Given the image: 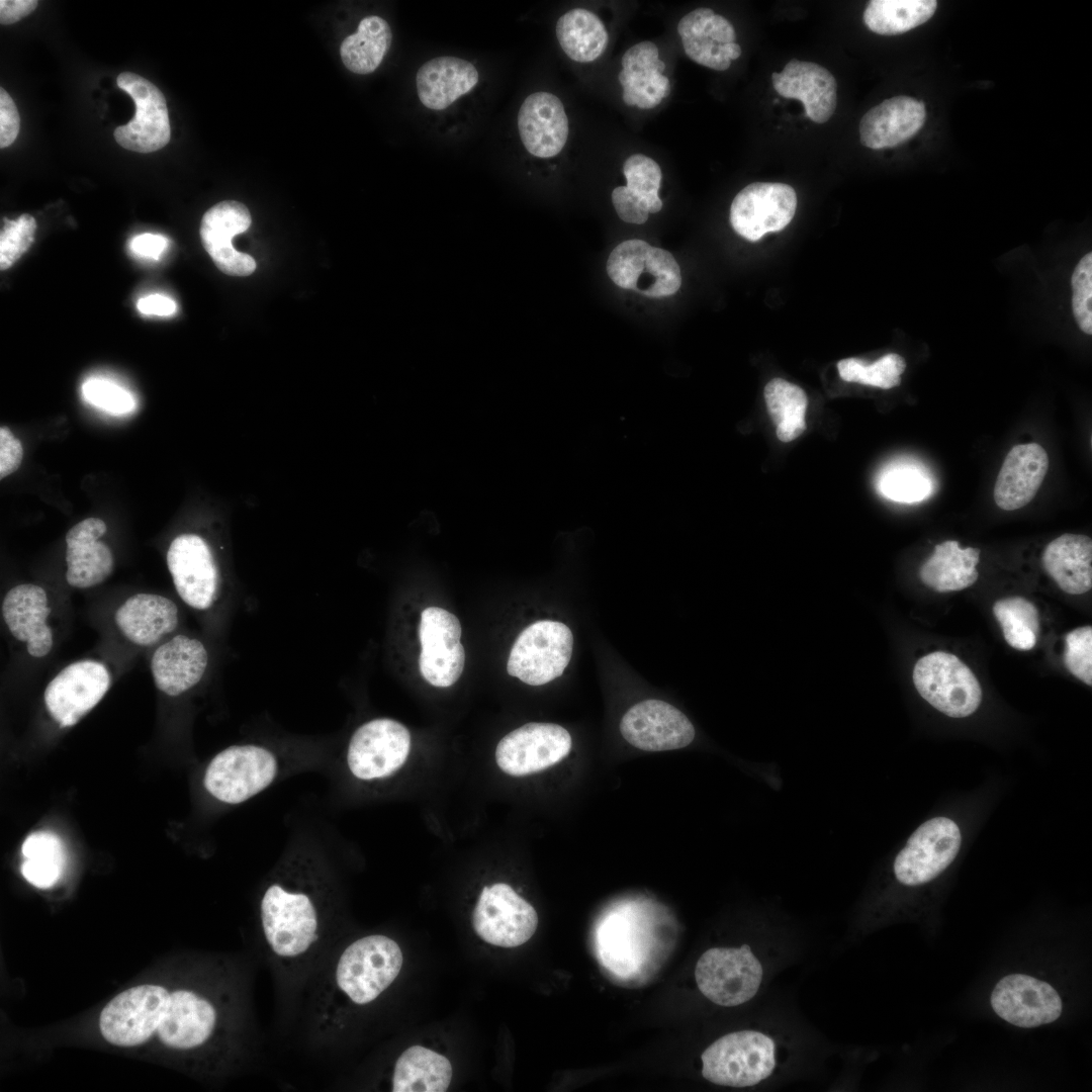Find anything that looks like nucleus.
<instances>
[{
  "mask_svg": "<svg viewBox=\"0 0 1092 1092\" xmlns=\"http://www.w3.org/2000/svg\"><path fill=\"white\" fill-rule=\"evenodd\" d=\"M106 524L99 518H87L66 535L67 582L77 588H89L103 582L112 572L114 559L110 548L99 541Z\"/></svg>",
  "mask_w": 1092,
  "mask_h": 1092,
  "instance_id": "25",
  "label": "nucleus"
},
{
  "mask_svg": "<svg viewBox=\"0 0 1092 1092\" xmlns=\"http://www.w3.org/2000/svg\"><path fill=\"white\" fill-rule=\"evenodd\" d=\"M607 273L619 287L650 298L670 296L681 285L680 269L674 257L637 239L614 248L607 261Z\"/></svg>",
  "mask_w": 1092,
  "mask_h": 1092,
  "instance_id": "7",
  "label": "nucleus"
},
{
  "mask_svg": "<svg viewBox=\"0 0 1092 1092\" xmlns=\"http://www.w3.org/2000/svg\"><path fill=\"white\" fill-rule=\"evenodd\" d=\"M703 1077L728 1087L754 1086L775 1069V1043L764 1033L741 1030L728 1033L702 1054Z\"/></svg>",
  "mask_w": 1092,
  "mask_h": 1092,
  "instance_id": "3",
  "label": "nucleus"
},
{
  "mask_svg": "<svg viewBox=\"0 0 1092 1092\" xmlns=\"http://www.w3.org/2000/svg\"><path fill=\"white\" fill-rule=\"evenodd\" d=\"M20 128V117L17 107L7 93L0 88V147L6 148L16 140Z\"/></svg>",
  "mask_w": 1092,
  "mask_h": 1092,
  "instance_id": "48",
  "label": "nucleus"
},
{
  "mask_svg": "<svg viewBox=\"0 0 1092 1092\" xmlns=\"http://www.w3.org/2000/svg\"><path fill=\"white\" fill-rule=\"evenodd\" d=\"M905 368L904 358L895 353L887 354L870 365L857 358H847L837 363L839 375L844 381L883 389L899 385Z\"/></svg>",
  "mask_w": 1092,
  "mask_h": 1092,
  "instance_id": "41",
  "label": "nucleus"
},
{
  "mask_svg": "<svg viewBox=\"0 0 1092 1092\" xmlns=\"http://www.w3.org/2000/svg\"><path fill=\"white\" fill-rule=\"evenodd\" d=\"M419 637L422 647L419 666L423 677L438 688L455 684L465 664L457 617L439 607L426 608L421 614Z\"/></svg>",
  "mask_w": 1092,
  "mask_h": 1092,
  "instance_id": "16",
  "label": "nucleus"
},
{
  "mask_svg": "<svg viewBox=\"0 0 1092 1092\" xmlns=\"http://www.w3.org/2000/svg\"><path fill=\"white\" fill-rule=\"evenodd\" d=\"M695 978L700 991L712 1002L726 1007L750 1000L762 980V967L749 945L714 947L699 959Z\"/></svg>",
  "mask_w": 1092,
  "mask_h": 1092,
  "instance_id": "8",
  "label": "nucleus"
},
{
  "mask_svg": "<svg viewBox=\"0 0 1092 1092\" xmlns=\"http://www.w3.org/2000/svg\"><path fill=\"white\" fill-rule=\"evenodd\" d=\"M797 195L785 183L755 182L733 199L730 223L742 238L756 242L765 234L785 229L793 219Z\"/></svg>",
  "mask_w": 1092,
  "mask_h": 1092,
  "instance_id": "17",
  "label": "nucleus"
},
{
  "mask_svg": "<svg viewBox=\"0 0 1092 1092\" xmlns=\"http://www.w3.org/2000/svg\"><path fill=\"white\" fill-rule=\"evenodd\" d=\"M207 662L208 655L202 642L179 634L155 650L151 670L161 692L178 696L200 681Z\"/></svg>",
  "mask_w": 1092,
  "mask_h": 1092,
  "instance_id": "29",
  "label": "nucleus"
},
{
  "mask_svg": "<svg viewBox=\"0 0 1092 1092\" xmlns=\"http://www.w3.org/2000/svg\"><path fill=\"white\" fill-rule=\"evenodd\" d=\"M647 76L649 91L660 97H667L670 93V83L667 77L656 70H651Z\"/></svg>",
  "mask_w": 1092,
  "mask_h": 1092,
  "instance_id": "53",
  "label": "nucleus"
},
{
  "mask_svg": "<svg viewBox=\"0 0 1092 1092\" xmlns=\"http://www.w3.org/2000/svg\"><path fill=\"white\" fill-rule=\"evenodd\" d=\"M251 222L247 206L236 200L218 202L204 213L200 223L201 242L221 272L248 276L255 270L254 259L233 246L234 237L246 232Z\"/></svg>",
  "mask_w": 1092,
  "mask_h": 1092,
  "instance_id": "21",
  "label": "nucleus"
},
{
  "mask_svg": "<svg viewBox=\"0 0 1092 1092\" xmlns=\"http://www.w3.org/2000/svg\"><path fill=\"white\" fill-rule=\"evenodd\" d=\"M1092 540L1081 534H1063L1045 547L1042 564L1064 592L1081 595L1092 587Z\"/></svg>",
  "mask_w": 1092,
  "mask_h": 1092,
  "instance_id": "32",
  "label": "nucleus"
},
{
  "mask_svg": "<svg viewBox=\"0 0 1092 1092\" xmlns=\"http://www.w3.org/2000/svg\"><path fill=\"white\" fill-rule=\"evenodd\" d=\"M612 202L617 214L623 221L635 224H642L647 221V210L626 186H619L613 190Z\"/></svg>",
  "mask_w": 1092,
  "mask_h": 1092,
  "instance_id": "47",
  "label": "nucleus"
},
{
  "mask_svg": "<svg viewBox=\"0 0 1092 1092\" xmlns=\"http://www.w3.org/2000/svg\"><path fill=\"white\" fill-rule=\"evenodd\" d=\"M167 565L176 592L195 610H206L214 602L218 575L211 550L196 534H181L167 551Z\"/></svg>",
  "mask_w": 1092,
  "mask_h": 1092,
  "instance_id": "19",
  "label": "nucleus"
},
{
  "mask_svg": "<svg viewBox=\"0 0 1092 1092\" xmlns=\"http://www.w3.org/2000/svg\"><path fill=\"white\" fill-rule=\"evenodd\" d=\"M116 83L131 96L135 105L133 118L114 130L117 144L138 153H152L164 148L171 136L164 94L152 82L131 72L120 73Z\"/></svg>",
  "mask_w": 1092,
  "mask_h": 1092,
  "instance_id": "15",
  "label": "nucleus"
},
{
  "mask_svg": "<svg viewBox=\"0 0 1092 1092\" xmlns=\"http://www.w3.org/2000/svg\"><path fill=\"white\" fill-rule=\"evenodd\" d=\"M168 240L159 234H142L129 242L130 251L142 258L158 260L164 253Z\"/></svg>",
  "mask_w": 1092,
  "mask_h": 1092,
  "instance_id": "50",
  "label": "nucleus"
},
{
  "mask_svg": "<svg viewBox=\"0 0 1092 1092\" xmlns=\"http://www.w3.org/2000/svg\"><path fill=\"white\" fill-rule=\"evenodd\" d=\"M572 649V632L564 623L537 621L517 637L509 655L508 673L530 686L545 685L563 673Z\"/></svg>",
  "mask_w": 1092,
  "mask_h": 1092,
  "instance_id": "4",
  "label": "nucleus"
},
{
  "mask_svg": "<svg viewBox=\"0 0 1092 1092\" xmlns=\"http://www.w3.org/2000/svg\"><path fill=\"white\" fill-rule=\"evenodd\" d=\"M411 734L401 723L379 718L360 726L348 746L347 763L360 780L382 779L396 771L407 758Z\"/></svg>",
  "mask_w": 1092,
  "mask_h": 1092,
  "instance_id": "13",
  "label": "nucleus"
},
{
  "mask_svg": "<svg viewBox=\"0 0 1092 1092\" xmlns=\"http://www.w3.org/2000/svg\"><path fill=\"white\" fill-rule=\"evenodd\" d=\"M518 129L530 154L539 158L556 156L568 136V119L562 102L548 92L530 94L520 107Z\"/></svg>",
  "mask_w": 1092,
  "mask_h": 1092,
  "instance_id": "26",
  "label": "nucleus"
},
{
  "mask_svg": "<svg viewBox=\"0 0 1092 1092\" xmlns=\"http://www.w3.org/2000/svg\"><path fill=\"white\" fill-rule=\"evenodd\" d=\"M169 995L164 987L150 984L121 992L101 1011V1034L118 1046L144 1043L157 1031Z\"/></svg>",
  "mask_w": 1092,
  "mask_h": 1092,
  "instance_id": "9",
  "label": "nucleus"
},
{
  "mask_svg": "<svg viewBox=\"0 0 1092 1092\" xmlns=\"http://www.w3.org/2000/svg\"><path fill=\"white\" fill-rule=\"evenodd\" d=\"M764 399L782 442H791L805 431L807 395L801 387L775 378L764 387Z\"/></svg>",
  "mask_w": 1092,
  "mask_h": 1092,
  "instance_id": "38",
  "label": "nucleus"
},
{
  "mask_svg": "<svg viewBox=\"0 0 1092 1092\" xmlns=\"http://www.w3.org/2000/svg\"><path fill=\"white\" fill-rule=\"evenodd\" d=\"M82 392L88 402L112 415L130 413L135 406L129 391L107 379H88L82 386Z\"/></svg>",
  "mask_w": 1092,
  "mask_h": 1092,
  "instance_id": "44",
  "label": "nucleus"
},
{
  "mask_svg": "<svg viewBox=\"0 0 1092 1092\" xmlns=\"http://www.w3.org/2000/svg\"><path fill=\"white\" fill-rule=\"evenodd\" d=\"M1073 312L1079 328L1092 334V254H1086L1072 275Z\"/></svg>",
  "mask_w": 1092,
  "mask_h": 1092,
  "instance_id": "45",
  "label": "nucleus"
},
{
  "mask_svg": "<svg viewBox=\"0 0 1092 1092\" xmlns=\"http://www.w3.org/2000/svg\"><path fill=\"white\" fill-rule=\"evenodd\" d=\"M654 69L661 74L665 69V65H664V63L662 61L658 60L654 64Z\"/></svg>",
  "mask_w": 1092,
  "mask_h": 1092,
  "instance_id": "57",
  "label": "nucleus"
},
{
  "mask_svg": "<svg viewBox=\"0 0 1092 1092\" xmlns=\"http://www.w3.org/2000/svg\"><path fill=\"white\" fill-rule=\"evenodd\" d=\"M991 1005L1007 1022L1031 1028L1058 1019L1062 1000L1048 983L1021 974L1008 975L995 986Z\"/></svg>",
  "mask_w": 1092,
  "mask_h": 1092,
  "instance_id": "20",
  "label": "nucleus"
},
{
  "mask_svg": "<svg viewBox=\"0 0 1092 1092\" xmlns=\"http://www.w3.org/2000/svg\"><path fill=\"white\" fill-rule=\"evenodd\" d=\"M623 100L627 105H637L639 96L634 93L633 87L627 85L623 87Z\"/></svg>",
  "mask_w": 1092,
  "mask_h": 1092,
  "instance_id": "56",
  "label": "nucleus"
},
{
  "mask_svg": "<svg viewBox=\"0 0 1092 1092\" xmlns=\"http://www.w3.org/2000/svg\"><path fill=\"white\" fill-rule=\"evenodd\" d=\"M936 7L934 0H872L862 18L870 30L881 35H896L925 23Z\"/></svg>",
  "mask_w": 1092,
  "mask_h": 1092,
  "instance_id": "36",
  "label": "nucleus"
},
{
  "mask_svg": "<svg viewBox=\"0 0 1092 1092\" xmlns=\"http://www.w3.org/2000/svg\"><path fill=\"white\" fill-rule=\"evenodd\" d=\"M472 925L484 941L502 947H516L533 936L538 915L511 886L496 883L482 889L472 913Z\"/></svg>",
  "mask_w": 1092,
  "mask_h": 1092,
  "instance_id": "10",
  "label": "nucleus"
},
{
  "mask_svg": "<svg viewBox=\"0 0 1092 1092\" xmlns=\"http://www.w3.org/2000/svg\"><path fill=\"white\" fill-rule=\"evenodd\" d=\"M21 851L25 858L21 873L26 881L41 889L55 885L65 863L62 840L49 831L33 832L23 841Z\"/></svg>",
  "mask_w": 1092,
  "mask_h": 1092,
  "instance_id": "37",
  "label": "nucleus"
},
{
  "mask_svg": "<svg viewBox=\"0 0 1092 1092\" xmlns=\"http://www.w3.org/2000/svg\"><path fill=\"white\" fill-rule=\"evenodd\" d=\"M110 687V673L100 661L84 659L64 667L44 690L46 707L61 727H71L90 712Z\"/></svg>",
  "mask_w": 1092,
  "mask_h": 1092,
  "instance_id": "14",
  "label": "nucleus"
},
{
  "mask_svg": "<svg viewBox=\"0 0 1092 1092\" xmlns=\"http://www.w3.org/2000/svg\"><path fill=\"white\" fill-rule=\"evenodd\" d=\"M912 678L920 696L949 717L970 716L981 704L982 689L978 679L951 653L936 651L921 657L914 666Z\"/></svg>",
  "mask_w": 1092,
  "mask_h": 1092,
  "instance_id": "5",
  "label": "nucleus"
},
{
  "mask_svg": "<svg viewBox=\"0 0 1092 1092\" xmlns=\"http://www.w3.org/2000/svg\"><path fill=\"white\" fill-rule=\"evenodd\" d=\"M217 1023L215 1006L194 991L170 993L157 1032L166 1045L191 1050L203 1045Z\"/></svg>",
  "mask_w": 1092,
  "mask_h": 1092,
  "instance_id": "22",
  "label": "nucleus"
},
{
  "mask_svg": "<svg viewBox=\"0 0 1092 1092\" xmlns=\"http://www.w3.org/2000/svg\"><path fill=\"white\" fill-rule=\"evenodd\" d=\"M571 745V736L562 726L532 722L500 739L495 760L510 776H528L558 763L567 756Z\"/></svg>",
  "mask_w": 1092,
  "mask_h": 1092,
  "instance_id": "12",
  "label": "nucleus"
},
{
  "mask_svg": "<svg viewBox=\"0 0 1092 1092\" xmlns=\"http://www.w3.org/2000/svg\"><path fill=\"white\" fill-rule=\"evenodd\" d=\"M452 1079L450 1061L421 1045L406 1049L396 1060L391 1091L445 1092Z\"/></svg>",
  "mask_w": 1092,
  "mask_h": 1092,
  "instance_id": "33",
  "label": "nucleus"
},
{
  "mask_svg": "<svg viewBox=\"0 0 1092 1092\" xmlns=\"http://www.w3.org/2000/svg\"><path fill=\"white\" fill-rule=\"evenodd\" d=\"M925 118L922 101L904 95L886 99L861 117L860 143L872 150L896 147L915 135Z\"/></svg>",
  "mask_w": 1092,
  "mask_h": 1092,
  "instance_id": "28",
  "label": "nucleus"
},
{
  "mask_svg": "<svg viewBox=\"0 0 1092 1092\" xmlns=\"http://www.w3.org/2000/svg\"><path fill=\"white\" fill-rule=\"evenodd\" d=\"M623 173L627 180L626 187L642 202L647 212L660 211L662 201L658 190L662 174L659 165L647 156L635 154L625 161Z\"/></svg>",
  "mask_w": 1092,
  "mask_h": 1092,
  "instance_id": "42",
  "label": "nucleus"
},
{
  "mask_svg": "<svg viewBox=\"0 0 1092 1092\" xmlns=\"http://www.w3.org/2000/svg\"><path fill=\"white\" fill-rule=\"evenodd\" d=\"M264 943L279 962L297 964L318 945L324 926L314 898L306 891L282 883L270 884L260 901Z\"/></svg>",
  "mask_w": 1092,
  "mask_h": 1092,
  "instance_id": "1",
  "label": "nucleus"
},
{
  "mask_svg": "<svg viewBox=\"0 0 1092 1092\" xmlns=\"http://www.w3.org/2000/svg\"><path fill=\"white\" fill-rule=\"evenodd\" d=\"M775 90L783 97L802 102L805 114L816 123L830 119L836 108V80L824 67L797 59L780 73L771 74Z\"/></svg>",
  "mask_w": 1092,
  "mask_h": 1092,
  "instance_id": "24",
  "label": "nucleus"
},
{
  "mask_svg": "<svg viewBox=\"0 0 1092 1092\" xmlns=\"http://www.w3.org/2000/svg\"><path fill=\"white\" fill-rule=\"evenodd\" d=\"M721 52L729 61L736 60L741 56V48L736 42L722 44Z\"/></svg>",
  "mask_w": 1092,
  "mask_h": 1092,
  "instance_id": "54",
  "label": "nucleus"
},
{
  "mask_svg": "<svg viewBox=\"0 0 1092 1092\" xmlns=\"http://www.w3.org/2000/svg\"><path fill=\"white\" fill-rule=\"evenodd\" d=\"M37 4L38 2L35 0H1V24H11L20 20L30 14L37 7Z\"/></svg>",
  "mask_w": 1092,
  "mask_h": 1092,
  "instance_id": "51",
  "label": "nucleus"
},
{
  "mask_svg": "<svg viewBox=\"0 0 1092 1092\" xmlns=\"http://www.w3.org/2000/svg\"><path fill=\"white\" fill-rule=\"evenodd\" d=\"M402 962L399 945L388 936L361 937L340 954L333 973L334 989L355 1005H366L393 983Z\"/></svg>",
  "mask_w": 1092,
  "mask_h": 1092,
  "instance_id": "2",
  "label": "nucleus"
},
{
  "mask_svg": "<svg viewBox=\"0 0 1092 1092\" xmlns=\"http://www.w3.org/2000/svg\"><path fill=\"white\" fill-rule=\"evenodd\" d=\"M416 81L420 101L429 109L443 110L477 84L478 72L468 61L444 56L423 64Z\"/></svg>",
  "mask_w": 1092,
  "mask_h": 1092,
  "instance_id": "31",
  "label": "nucleus"
},
{
  "mask_svg": "<svg viewBox=\"0 0 1092 1092\" xmlns=\"http://www.w3.org/2000/svg\"><path fill=\"white\" fill-rule=\"evenodd\" d=\"M275 755L258 745H234L216 754L208 764L204 787L218 801L239 804L266 789L275 779Z\"/></svg>",
  "mask_w": 1092,
  "mask_h": 1092,
  "instance_id": "6",
  "label": "nucleus"
},
{
  "mask_svg": "<svg viewBox=\"0 0 1092 1092\" xmlns=\"http://www.w3.org/2000/svg\"><path fill=\"white\" fill-rule=\"evenodd\" d=\"M556 35L566 56L579 63H589L602 56L608 44V32L592 11L572 9L556 23Z\"/></svg>",
  "mask_w": 1092,
  "mask_h": 1092,
  "instance_id": "35",
  "label": "nucleus"
},
{
  "mask_svg": "<svg viewBox=\"0 0 1092 1092\" xmlns=\"http://www.w3.org/2000/svg\"><path fill=\"white\" fill-rule=\"evenodd\" d=\"M714 14L709 8H698L685 15L678 22L677 32L681 37L686 55L695 63L717 71H725L730 65L721 52V46L709 35L707 18Z\"/></svg>",
  "mask_w": 1092,
  "mask_h": 1092,
  "instance_id": "39",
  "label": "nucleus"
},
{
  "mask_svg": "<svg viewBox=\"0 0 1092 1092\" xmlns=\"http://www.w3.org/2000/svg\"><path fill=\"white\" fill-rule=\"evenodd\" d=\"M36 221L30 214L24 213L16 219L4 218L0 234V268H10L31 246L34 241Z\"/></svg>",
  "mask_w": 1092,
  "mask_h": 1092,
  "instance_id": "43",
  "label": "nucleus"
},
{
  "mask_svg": "<svg viewBox=\"0 0 1092 1092\" xmlns=\"http://www.w3.org/2000/svg\"><path fill=\"white\" fill-rule=\"evenodd\" d=\"M878 487L887 498L900 503H915L930 494L932 484L924 468L900 461L883 470Z\"/></svg>",
  "mask_w": 1092,
  "mask_h": 1092,
  "instance_id": "40",
  "label": "nucleus"
},
{
  "mask_svg": "<svg viewBox=\"0 0 1092 1092\" xmlns=\"http://www.w3.org/2000/svg\"><path fill=\"white\" fill-rule=\"evenodd\" d=\"M661 100L660 97L649 91L646 95L639 97L637 106L642 109L652 108L658 105Z\"/></svg>",
  "mask_w": 1092,
  "mask_h": 1092,
  "instance_id": "55",
  "label": "nucleus"
},
{
  "mask_svg": "<svg viewBox=\"0 0 1092 1092\" xmlns=\"http://www.w3.org/2000/svg\"><path fill=\"white\" fill-rule=\"evenodd\" d=\"M624 739L645 751H666L688 746L695 728L688 717L671 704L645 700L631 707L620 722Z\"/></svg>",
  "mask_w": 1092,
  "mask_h": 1092,
  "instance_id": "18",
  "label": "nucleus"
},
{
  "mask_svg": "<svg viewBox=\"0 0 1092 1092\" xmlns=\"http://www.w3.org/2000/svg\"><path fill=\"white\" fill-rule=\"evenodd\" d=\"M1064 664L1086 685H1092V628L1085 626L1066 635Z\"/></svg>",
  "mask_w": 1092,
  "mask_h": 1092,
  "instance_id": "46",
  "label": "nucleus"
},
{
  "mask_svg": "<svg viewBox=\"0 0 1092 1092\" xmlns=\"http://www.w3.org/2000/svg\"><path fill=\"white\" fill-rule=\"evenodd\" d=\"M176 307V302L173 299L161 294H151L140 298L136 302V308L140 312L159 316L173 314Z\"/></svg>",
  "mask_w": 1092,
  "mask_h": 1092,
  "instance_id": "52",
  "label": "nucleus"
},
{
  "mask_svg": "<svg viewBox=\"0 0 1092 1092\" xmlns=\"http://www.w3.org/2000/svg\"><path fill=\"white\" fill-rule=\"evenodd\" d=\"M51 613L46 590L36 584L21 583L4 597L2 615L10 633L26 643L30 656H46L53 647V632L47 624Z\"/></svg>",
  "mask_w": 1092,
  "mask_h": 1092,
  "instance_id": "23",
  "label": "nucleus"
},
{
  "mask_svg": "<svg viewBox=\"0 0 1092 1092\" xmlns=\"http://www.w3.org/2000/svg\"><path fill=\"white\" fill-rule=\"evenodd\" d=\"M391 41L392 32L387 21L377 15L367 16L359 22L357 32L342 41V62L355 74H370L381 64Z\"/></svg>",
  "mask_w": 1092,
  "mask_h": 1092,
  "instance_id": "34",
  "label": "nucleus"
},
{
  "mask_svg": "<svg viewBox=\"0 0 1092 1092\" xmlns=\"http://www.w3.org/2000/svg\"><path fill=\"white\" fill-rule=\"evenodd\" d=\"M115 624L123 636L140 646H150L178 626V608L170 599L155 594H136L115 612Z\"/></svg>",
  "mask_w": 1092,
  "mask_h": 1092,
  "instance_id": "30",
  "label": "nucleus"
},
{
  "mask_svg": "<svg viewBox=\"0 0 1092 1092\" xmlns=\"http://www.w3.org/2000/svg\"><path fill=\"white\" fill-rule=\"evenodd\" d=\"M1046 451L1037 443L1019 444L1006 455L994 487L996 505L1005 511L1026 506L1048 472Z\"/></svg>",
  "mask_w": 1092,
  "mask_h": 1092,
  "instance_id": "27",
  "label": "nucleus"
},
{
  "mask_svg": "<svg viewBox=\"0 0 1092 1092\" xmlns=\"http://www.w3.org/2000/svg\"><path fill=\"white\" fill-rule=\"evenodd\" d=\"M23 448L21 442L6 426L0 428V478L15 472L21 464Z\"/></svg>",
  "mask_w": 1092,
  "mask_h": 1092,
  "instance_id": "49",
  "label": "nucleus"
},
{
  "mask_svg": "<svg viewBox=\"0 0 1092 1092\" xmlns=\"http://www.w3.org/2000/svg\"><path fill=\"white\" fill-rule=\"evenodd\" d=\"M961 841L959 826L951 819L936 817L924 822L895 858L897 880L907 886L930 882L952 862Z\"/></svg>",
  "mask_w": 1092,
  "mask_h": 1092,
  "instance_id": "11",
  "label": "nucleus"
}]
</instances>
